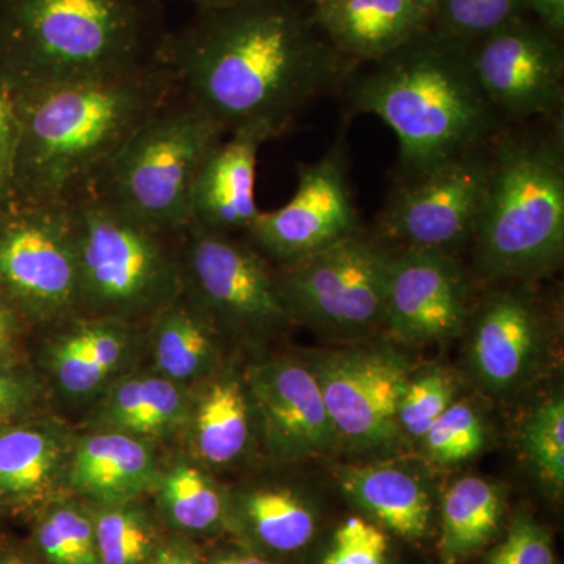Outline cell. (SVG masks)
<instances>
[{
  "label": "cell",
  "instance_id": "1",
  "mask_svg": "<svg viewBox=\"0 0 564 564\" xmlns=\"http://www.w3.org/2000/svg\"><path fill=\"white\" fill-rule=\"evenodd\" d=\"M163 65L226 133L251 121L288 128L296 111L344 85L347 69L281 0L206 10L170 33Z\"/></svg>",
  "mask_w": 564,
  "mask_h": 564
},
{
  "label": "cell",
  "instance_id": "2",
  "mask_svg": "<svg viewBox=\"0 0 564 564\" xmlns=\"http://www.w3.org/2000/svg\"><path fill=\"white\" fill-rule=\"evenodd\" d=\"M180 90L169 66L13 91L14 202L69 203L137 128Z\"/></svg>",
  "mask_w": 564,
  "mask_h": 564
},
{
  "label": "cell",
  "instance_id": "3",
  "mask_svg": "<svg viewBox=\"0 0 564 564\" xmlns=\"http://www.w3.org/2000/svg\"><path fill=\"white\" fill-rule=\"evenodd\" d=\"M161 0H0V80L11 91L162 63Z\"/></svg>",
  "mask_w": 564,
  "mask_h": 564
},
{
  "label": "cell",
  "instance_id": "4",
  "mask_svg": "<svg viewBox=\"0 0 564 564\" xmlns=\"http://www.w3.org/2000/svg\"><path fill=\"white\" fill-rule=\"evenodd\" d=\"M378 63L348 84V99L395 133L403 184L500 135L502 117L486 98L473 55L413 39Z\"/></svg>",
  "mask_w": 564,
  "mask_h": 564
},
{
  "label": "cell",
  "instance_id": "5",
  "mask_svg": "<svg viewBox=\"0 0 564 564\" xmlns=\"http://www.w3.org/2000/svg\"><path fill=\"white\" fill-rule=\"evenodd\" d=\"M473 242L475 273L524 282L556 269L564 252V158L558 135H500Z\"/></svg>",
  "mask_w": 564,
  "mask_h": 564
},
{
  "label": "cell",
  "instance_id": "6",
  "mask_svg": "<svg viewBox=\"0 0 564 564\" xmlns=\"http://www.w3.org/2000/svg\"><path fill=\"white\" fill-rule=\"evenodd\" d=\"M69 206L79 314L147 326L184 289V231H163L91 193H82Z\"/></svg>",
  "mask_w": 564,
  "mask_h": 564
},
{
  "label": "cell",
  "instance_id": "7",
  "mask_svg": "<svg viewBox=\"0 0 564 564\" xmlns=\"http://www.w3.org/2000/svg\"><path fill=\"white\" fill-rule=\"evenodd\" d=\"M225 135L220 124L177 90L141 122L84 193L163 231L182 232L191 225L199 169Z\"/></svg>",
  "mask_w": 564,
  "mask_h": 564
},
{
  "label": "cell",
  "instance_id": "8",
  "mask_svg": "<svg viewBox=\"0 0 564 564\" xmlns=\"http://www.w3.org/2000/svg\"><path fill=\"white\" fill-rule=\"evenodd\" d=\"M392 254L380 237L359 229L282 263L274 273L292 321L340 334L384 326Z\"/></svg>",
  "mask_w": 564,
  "mask_h": 564
},
{
  "label": "cell",
  "instance_id": "9",
  "mask_svg": "<svg viewBox=\"0 0 564 564\" xmlns=\"http://www.w3.org/2000/svg\"><path fill=\"white\" fill-rule=\"evenodd\" d=\"M0 292L35 332L79 314L76 229L69 203L0 206Z\"/></svg>",
  "mask_w": 564,
  "mask_h": 564
},
{
  "label": "cell",
  "instance_id": "10",
  "mask_svg": "<svg viewBox=\"0 0 564 564\" xmlns=\"http://www.w3.org/2000/svg\"><path fill=\"white\" fill-rule=\"evenodd\" d=\"M182 292L226 339L259 343L291 325L269 259L250 242L191 223L182 232Z\"/></svg>",
  "mask_w": 564,
  "mask_h": 564
},
{
  "label": "cell",
  "instance_id": "11",
  "mask_svg": "<svg viewBox=\"0 0 564 564\" xmlns=\"http://www.w3.org/2000/svg\"><path fill=\"white\" fill-rule=\"evenodd\" d=\"M488 174L485 148L403 184L381 215L380 239L402 248L455 252L473 240Z\"/></svg>",
  "mask_w": 564,
  "mask_h": 564
},
{
  "label": "cell",
  "instance_id": "12",
  "mask_svg": "<svg viewBox=\"0 0 564 564\" xmlns=\"http://www.w3.org/2000/svg\"><path fill=\"white\" fill-rule=\"evenodd\" d=\"M359 231L358 210L348 182L347 155L334 147L317 162L299 169L291 202L261 210L245 236L278 265L328 247Z\"/></svg>",
  "mask_w": 564,
  "mask_h": 564
},
{
  "label": "cell",
  "instance_id": "13",
  "mask_svg": "<svg viewBox=\"0 0 564 564\" xmlns=\"http://www.w3.org/2000/svg\"><path fill=\"white\" fill-rule=\"evenodd\" d=\"M41 333L36 369L69 404L90 406L147 352V326L110 318L76 314Z\"/></svg>",
  "mask_w": 564,
  "mask_h": 564
},
{
  "label": "cell",
  "instance_id": "14",
  "mask_svg": "<svg viewBox=\"0 0 564 564\" xmlns=\"http://www.w3.org/2000/svg\"><path fill=\"white\" fill-rule=\"evenodd\" d=\"M339 440L356 447L388 444L399 433L406 362L384 350L329 352L310 364Z\"/></svg>",
  "mask_w": 564,
  "mask_h": 564
},
{
  "label": "cell",
  "instance_id": "15",
  "mask_svg": "<svg viewBox=\"0 0 564 564\" xmlns=\"http://www.w3.org/2000/svg\"><path fill=\"white\" fill-rule=\"evenodd\" d=\"M256 430L280 462H300L332 451L339 436L310 364L293 358L252 362L245 370Z\"/></svg>",
  "mask_w": 564,
  "mask_h": 564
},
{
  "label": "cell",
  "instance_id": "16",
  "mask_svg": "<svg viewBox=\"0 0 564 564\" xmlns=\"http://www.w3.org/2000/svg\"><path fill=\"white\" fill-rule=\"evenodd\" d=\"M469 317V278L455 252H393L384 326L403 344H429L462 332Z\"/></svg>",
  "mask_w": 564,
  "mask_h": 564
},
{
  "label": "cell",
  "instance_id": "17",
  "mask_svg": "<svg viewBox=\"0 0 564 564\" xmlns=\"http://www.w3.org/2000/svg\"><path fill=\"white\" fill-rule=\"evenodd\" d=\"M473 63L486 98L502 120L549 117L562 107V54L533 29L510 22L489 33Z\"/></svg>",
  "mask_w": 564,
  "mask_h": 564
},
{
  "label": "cell",
  "instance_id": "18",
  "mask_svg": "<svg viewBox=\"0 0 564 564\" xmlns=\"http://www.w3.org/2000/svg\"><path fill=\"white\" fill-rule=\"evenodd\" d=\"M284 132L272 121H251L210 151L192 188L191 223L210 231L245 234L258 218L256 172L263 144Z\"/></svg>",
  "mask_w": 564,
  "mask_h": 564
},
{
  "label": "cell",
  "instance_id": "19",
  "mask_svg": "<svg viewBox=\"0 0 564 564\" xmlns=\"http://www.w3.org/2000/svg\"><path fill=\"white\" fill-rule=\"evenodd\" d=\"M77 430L58 415H36L0 432V514L28 516L65 496Z\"/></svg>",
  "mask_w": 564,
  "mask_h": 564
},
{
  "label": "cell",
  "instance_id": "20",
  "mask_svg": "<svg viewBox=\"0 0 564 564\" xmlns=\"http://www.w3.org/2000/svg\"><path fill=\"white\" fill-rule=\"evenodd\" d=\"M162 464L159 445L128 434L77 430L66 491L90 505L143 499L158 484Z\"/></svg>",
  "mask_w": 564,
  "mask_h": 564
},
{
  "label": "cell",
  "instance_id": "21",
  "mask_svg": "<svg viewBox=\"0 0 564 564\" xmlns=\"http://www.w3.org/2000/svg\"><path fill=\"white\" fill-rule=\"evenodd\" d=\"M256 419L245 372L223 362L191 388L184 452L204 467L229 469L242 462L254 436Z\"/></svg>",
  "mask_w": 564,
  "mask_h": 564
},
{
  "label": "cell",
  "instance_id": "22",
  "mask_svg": "<svg viewBox=\"0 0 564 564\" xmlns=\"http://www.w3.org/2000/svg\"><path fill=\"white\" fill-rule=\"evenodd\" d=\"M191 388L152 370H129L87 406L79 430L128 434L159 445L181 441L187 425Z\"/></svg>",
  "mask_w": 564,
  "mask_h": 564
},
{
  "label": "cell",
  "instance_id": "23",
  "mask_svg": "<svg viewBox=\"0 0 564 564\" xmlns=\"http://www.w3.org/2000/svg\"><path fill=\"white\" fill-rule=\"evenodd\" d=\"M543 318L532 293H494L475 322L474 372L492 392H507L529 377L543 344Z\"/></svg>",
  "mask_w": 564,
  "mask_h": 564
},
{
  "label": "cell",
  "instance_id": "24",
  "mask_svg": "<svg viewBox=\"0 0 564 564\" xmlns=\"http://www.w3.org/2000/svg\"><path fill=\"white\" fill-rule=\"evenodd\" d=\"M226 532L280 563L303 552L317 533V511L302 492L285 485L256 484L228 489Z\"/></svg>",
  "mask_w": 564,
  "mask_h": 564
},
{
  "label": "cell",
  "instance_id": "25",
  "mask_svg": "<svg viewBox=\"0 0 564 564\" xmlns=\"http://www.w3.org/2000/svg\"><path fill=\"white\" fill-rule=\"evenodd\" d=\"M226 337L184 292L147 325L150 367L192 388L225 362Z\"/></svg>",
  "mask_w": 564,
  "mask_h": 564
},
{
  "label": "cell",
  "instance_id": "26",
  "mask_svg": "<svg viewBox=\"0 0 564 564\" xmlns=\"http://www.w3.org/2000/svg\"><path fill=\"white\" fill-rule=\"evenodd\" d=\"M150 500L166 532L196 541L226 532L228 489L191 455L163 459Z\"/></svg>",
  "mask_w": 564,
  "mask_h": 564
},
{
  "label": "cell",
  "instance_id": "27",
  "mask_svg": "<svg viewBox=\"0 0 564 564\" xmlns=\"http://www.w3.org/2000/svg\"><path fill=\"white\" fill-rule=\"evenodd\" d=\"M318 14L340 51L370 62L415 39L426 18L406 0H321Z\"/></svg>",
  "mask_w": 564,
  "mask_h": 564
},
{
  "label": "cell",
  "instance_id": "28",
  "mask_svg": "<svg viewBox=\"0 0 564 564\" xmlns=\"http://www.w3.org/2000/svg\"><path fill=\"white\" fill-rule=\"evenodd\" d=\"M348 499L389 532L421 540L429 533L432 500L415 475L395 466L348 467L339 475Z\"/></svg>",
  "mask_w": 564,
  "mask_h": 564
},
{
  "label": "cell",
  "instance_id": "29",
  "mask_svg": "<svg viewBox=\"0 0 564 564\" xmlns=\"http://www.w3.org/2000/svg\"><path fill=\"white\" fill-rule=\"evenodd\" d=\"M502 519V496L496 485L466 477L447 489L441 505V552L447 560L466 558L480 551Z\"/></svg>",
  "mask_w": 564,
  "mask_h": 564
},
{
  "label": "cell",
  "instance_id": "30",
  "mask_svg": "<svg viewBox=\"0 0 564 564\" xmlns=\"http://www.w3.org/2000/svg\"><path fill=\"white\" fill-rule=\"evenodd\" d=\"M29 544L46 564H99L90 505L65 494L31 516Z\"/></svg>",
  "mask_w": 564,
  "mask_h": 564
},
{
  "label": "cell",
  "instance_id": "31",
  "mask_svg": "<svg viewBox=\"0 0 564 564\" xmlns=\"http://www.w3.org/2000/svg\"><path fill=\"white\" fill-rule=\"evenodd\" d=\"M90 507L99 564H144L169 534L150 497Z\"/></svg>",
  "mask_w": 564,
  "mask_h": 564
},
{
  "label": "cell",
  "instance_id": "32",
  "mask_svg": "<svg viewBox=\"0 0 564 564\" xmlns=\"http://www.w3.org/2000/svg\"><path fill=\"white\" fill-rule=\"evenodd\" d=\"M522 447L545 484L555 491L564 485V402L552 397L527 419Z\"/></svg>",
  "mask_w": 564,
  "mask_h": 564
},
{
  "label": "cell",
  "instance_id": "33",
  "mask_svg": "<svg viewBox=\"0 0 564 564\" xmlns=\"http://www.w3.org/2000/svg\"><path fill=\"white\" fill-rule=\"evenodd\" d=\"M51 400L50 386L29 356L0 361V432L51 413Z\"/></svg>",
  "mask_w": 564,
  "mask_h": 564
},
{
  "label": "cell",
  "instance_id": "34",
  "mask_svg": "<svg viewBox=\"0 0 564 564\" xmlns=\"http://www.w3.org/2000/svg\"><path fill=\"white\" fill-rule=\"evenodd\" d=\"M455 393L454 377L444 370H429L408 378L397 411L399 429L422 441L433 423L455 402Z\"/></svg>",
  "mask_w": 564,
  "mask_h": 564
},
{
  "label": "cell",
  "instance_id": "35",
  "mask_svg": "<svg viewBox=\"0 0 564 564\" xmlns=\"http://www.w3.org/2000/svg\"><path fill=\"white\" fill-rule=\"evenodd\" d=\"M433 462L459 464L473 458L485 445L480 415L467 403L454 402L422 437Z\"/></svg>",
  "mask_w": 564,
  "mask_h": 564
},
{
  "label": "cell",
  "instance_id": "36",
  "mask_svg": "<svg viewBox=\"0 0 564 564\" xmlns=\"http://www.w3.org/2000/svg\"><path fill=\"white\" fill-rule=\"evenodd\" d=\"M388 534L380 525L351 516L337 527L322 564H388Z\"/></svg>",
  "mask_w": 564,
  "mask_h": 564
},
{
  "label": "cell",
  "instance_id": "37",
  "mask_svg": "<svg viewBox=\"0 0 564 564\" xmlns=\"http://www.w3.org/2000/svg\"><path fill=\"white\" fill-rule=\"evenodd\" d=\"M455 33L486 35L513 21L522 0H436Z\"/></svg>",
  "mask_w": 564,
  "mask_h": 564
},
{
  "label": "cell",
  "instance_id": "38",
  "mask_svg": "<svg viewBox=\"0 0 564 564\" xmlns=\"http://www.w3.org/2000/svg\"><path fill=\"white\" fill-rule=\"evenodd\" d=\"M486 564H555L554 545L543 525L519 514L503 541L489 552Z\"/></svg>",
  "mask_w": 564,
  "mask_h": 564
},
{
  "label": "cell",
  "instance_id": "39",
  "mask_svg": "<svg viewBox=\"0 0 564 564\" xmlns=\"http://www.w3.org/2000/svg\"><path fill=\"white\" fill-rule=\"evenodd\" d=\"M18 121L13 91L0 80V206L14 202V161H17Z\"/></svg>",
  "mask_w": 564,
  "mask_h": 564
},
{
  "label": "cell",
  "instance_id": "40",
  "mask_svg": "<svg viewBox=\"0 0 564 564\" xmlns=\"http://www.w3.org/2000/svg\"><path fill=\"white\" fill-rule=\"evenodd\" d=\"M35 333L32 323L0 292V361L28 356V343Z\"/></svg>",
  "mask_w": 564,
  "mask_h": 564
},
{
  "label": "cell",
  "instance_id": "41",
  "mask_svg": "<svg viewBox=\"0 0 564 564\" xmlns=\"http://www.w3.org/2000/svg\"><path fill=\"white\" fill-rule=\"evenodd\" d=\"M144 564H204V552L196 541L169 533Z\"/></svg>",
  "mask_w": 564,
  "mask_h": 564
},
{
  "label": "cell",
  "instance_id": "42",
  "mask_svg": "<svg viewBox=\"0 0 564 564\" xmlns=\"http://www.w3.org/2000/svg\"><path fill=\"white\" fill-rule=\"evenodd\" d=\"M204 564H280L267 558L247 545L237 543L218 547L209 554H204Z\"/></svg>",
  "mask_w": 564,
  "mask_h": 564
},
{
  "label": "cell",
  "instance_id": "43",
  "mask_svg": "<svg viewBox=\"0 0 564 564\" xmlns=\"http://www.w3.org/2000/svg\"><path fill=\"white\" fill-rule=\"evenodd\" d=\"M0 564H46L32 545L13 536L0 534Z\"/></svg>",
  "mask_w": 564,
  "mask_h": 564
},
{
  "label": "cell",
  "instance_id": "44",
  "mask_svg": "<svg viewBox=\"0 0 564 564\" xmlns=\"http://www.w3.org/2000/svg\"><path fill=\"white\" fill-rule=\"evenodd\" d=\"M545 22L552 28H563L564 22V0H529Z\"/></svg>",
  "mask_w": 564,
  "mask_h": 564
},
{
  "label": "cell",
  "instance_id": "45",
  "mask_svg": "<svg viewBox=\"0 0 564 564\" xmlns=\"http://www.w3.org/2000/svg\"><path fill=\"white\" fill-rule=\"evenodd\" d=\"M188 2L195 3V6L202 7L206 11L225 9V7L236 6V3L243 2V0H188Z\"/></svg>",
  "mask_w": 564,
  "mask_h": 564
},
{
  "label": "cell",
  "instance_id": "46",
  "mask_svg": "<svg viewBox=\"0 0 564 564\" xmlns=\"http://www.w3.org/2000/svg\"><path fill=\"white\" fill-rule=\"evenodd\" d=\"M406 2L413 3V6L419 7V9L426 11L433 3H436V0H406Z\"/></svg>",
  "mask_w": 564,
  "mask_h": 564
}]
</instances>
